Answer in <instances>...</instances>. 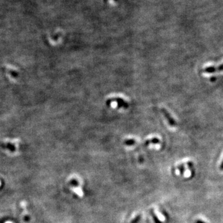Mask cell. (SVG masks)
<instances>
[{"label":"cell","mask_w":223,"mask_h":223,"mask_svg":"<svg viewBox=\"0 0 223 223\" xmlns=\"http://www.w3.org/2000/svg\"><path fill=\"white\" fill-rule=\"evenodd\" d=\"M187 166L188 167V169L190 171L191 177L194 176L195 175V168H194V165L193 163L191 162V161H188L187 163Z\"/></svg>","instance_id":"5b68a950"},{"label":"cell","mask_w":223,"mask_h":223,"mask_svg":"<svg viewBox=\"0 0 223 223\" xmlns=\"http://www.w3.org/2000/svg\"><path fill=\"white\" fill-rule=\"evenodd\" d=\"M135 143H136V141H135V140H128L125 141V142H124V143L126 145H128V146L133 145Z\"/></svg>","instance_id":"ba28073f"},{"label":"cell","mask_w":223,"mask_h":223,"mask_svg":"<svg viewBox=\"0 0 223 223\" xmlns=\"http://www.w3.org/2000/svg\"><path fill=\"white\" fill-rule=\"evenodd\" d=\"M178 169L180 172V174L181 175H183L184 174V172L185 171V165L183 164H182L178 166Z\"/></svg>","instance_id":"8992f818"},{"label":"cell","mask_w":223,"mask_h":223,"mask_svg":"<svg viewBox=\"0 0 223 223\" xmlns=\"http://www.w3.org/2000/svg\"><path fill=\"white\" fill-rule=\"evenodd\" d=\"M163 214L164 216L165 217H166V218H169V216L167 215V214L166 212H165V211H163Z\"/></svg>","instance_id":"4fadbf2b"},{"label":"cell","mask_w":223,"mask_h":223,"mask_svg":"<svg viewBox=\"0 0 223 223\" xmlns=\"http://www.w3.org/2000/svg\"><path fill=\"white\" fill-rule=\"evenodd\" d=\"M161 112H162V113L164 116V117L166 118V120L167 121L169 125H170L171 126H172V127H175V126H177V124L176 121L174 120V118L171 116L170 113H169L166 109L162 108L161 109Z\"/></svg>","instance_id":"6da1fadb"},{"label":"cell","mask_w":223,"mask_h":223,"mask_svg":"<svg viewBox=\"0 0 223 223\" xmlns=\"http://www.w3.org/2000/svg\"><path fill=\"white\" fill-rule=\"evenodd\" d=\"M216 77H214V76L211 77V78H210V81L211 82H213V81H216Z\"/></svg>","instance_id":"8fae6325"},{"label":"cell","mask_w":223,"mask_h":223,"mask_svg":"<svg viewBox=\"0 0 223 223\" xmlns=\"http://www.w3.org/2000/svg\"><path fill=\"white\" fill-rule=\"evenodd\" d=\"M70 184H71V185L75 186V187H77V186H78V185H79L78 182L77 181V180H75V179H73V180H71V181H70Z\"/></svg>","instance_id":"9c48e42d"},{"label":"cell","mask_w":223,"mask_h":223,"mask_svg":"<svg viewBox=\"0 0 223 223\" xmlns=\"http://www.w3.org/2000/svg\"><path fill=\"white\" fill-rule=\"evenodd\" d=\"M160 143V140L158 138H152L151 140H147L145 141V143H144V146H148L149 144H158Z\"/></svg>","instance_id":"3957f363"},{"label":"cell","mask_w":223,"mask_h":223,"mask_svg":"<svg viewBox=\"0 0 223 223\" xmlns=\"http://www.w3.org/2000/svg\"><path fill=\"white\" fill-rule=\"evenodd\" d=\"M141 218V214H138L132 221L130 222V223H138V222L140 221Z\"/></svg>","instance_id":"52a82bcc"},{"label":"cell","mask_w":223,"mask_h":223,"mask_svg":"<svg viewBox=\"0 0 223 223\" xmlns=\"http://www.w3.org/2000/svg\"><path fill=\"white\" fill-rule=\"evenodd\" d=\"M150 213H151V216L152 217V219H153L154 223H163L162 221L159 220L158 217H157V215L155 214L154 210H152V209L151 210H150Z\"/></svg>","instance_id":"277c9868"},{"label":"cell","mask_w":223,"mask_h":223,"mask_svg":"<svg viewBox=\"0 0 223 223\" xmlns=\"http://www.w3.org/2000/svg\"><path fill=\"white\" fill-rule=\"evenodd\" d=\"M223 71V63L220 64L218 66H208L205 68L203 71L206 73H213L218 72V71Z\"/></svg>","instance_id":"7a4b0ae2"},{"label":"cell","mask_w":223,"mask_h":223,"mask_svg":"<svg viewBox=\"0 0 223 223\" xmlns=\"http://www.w3.org/2000/svg\"><path fill=\"white\" fill-rule=\"evenodd\" d=\"M195 223H206V222H205V221H202V220H198L196 221Z\"/></svg>","instance_id":"30bf717a"},{"label":"cell","mask_w":223,"mask_h":223,"mask_svg":"<svg viewBox=\"0 0 223 223\" xmlns=\"http://www.w3.org/2000/svg\"><path fill=\"white\" fill-rule=\"evenodd\" d=\"M220 169L221 171H223V159H222V162L221 163V165H220Z\"/></svg>","instance_id":"7c38bea8"}]
</instances>
